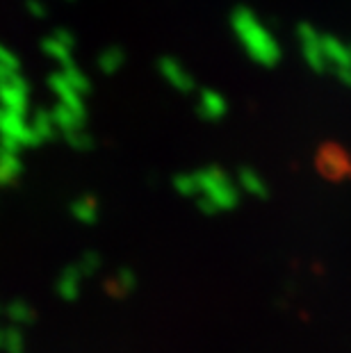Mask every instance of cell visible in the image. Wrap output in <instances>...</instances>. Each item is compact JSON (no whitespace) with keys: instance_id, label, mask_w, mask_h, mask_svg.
Wrapping results in <instances>:
<instances>
[{"instance_id":"cell-9","label":"cell","mask_w":351,"mask_h":353,"mask_svg":"<svg viewBox=\"0 0 351 353\" xmlns=\"http://www.w3.org/2000/svg\"><path fill=\"white\" fill-rule=\"evenodd\" d=\"M349 48H351V41H349Z\"/></svg>"},{"instance_id":"cell-2","label":"cell","mask_w":351,"mask_h":353,"mask_svg":"<svg viewBox=\"0 0 351 353\" xmlns=\"http://www.w3.org/2000/svg\"><path fill=\"white\" fill-rule=\"evenodd\" d=\"M194 178V203L199 212L205 216H217L230 212L240 205V190L235 185V178L223 167L205 164L197 171H192Z\"/></svg>"},{"instance_id":"cell-3","label":"cell","mask_w":351,"mask_h":353,"mask_svg":"<svg viewBox=\"0 0 351 353\" xmlns=\"http://www.w3.org/2000/svg\"><path fill=\"white\" fill-rule=\"evenodd\" d=\"M322 52L326 62V73L340 82L342 87L351 89V48L338 34H322Z\"/></svg>"},{"instance_id":"cell-1","label":"cell","mask_w":351,"mask_h":353,"mask_svg":"<svg viewBox=\"0 0 351 353\" xmlns=\"http://www.w3.org/2000/svg\"><path fill=\"white\" fill-rule=\"evenodd\" d=\"M230 30L233 37L244 50V55L253 64L263 66V69H274L279 66L283 57V46L279 37L272 32V28L258 17L251 7H235L230 12Z\"/></svg>"},{"instance_id":"cell-7","label":"cell","mask_w":351,"mask_h":353,"mask_svg":"<svg viewBox=\"0 0 351 353\" xmlns=\"http://www.w3.org/2000/svg\"><path fill=\"white\" fill-rule=\"evenodd\" d=\"M235 185L240 194L249 199H256V201H265L270 196V185L267 180L260 176V171H256L253 167H240L235 174Z\"/></svg>"},{"instance_id":"cell-6","label":"cell","mask_w":351,"mask_h":353,"mask_svg":"<svg viewBox=\"0 0 351 353\" xmlns=\"http://www.w3.org/2000/svg\"><path fill=\"white\" fill-rule=\"evenodd\" d=\"M160 73H162V78L176 89V92L190 94L197 89V80H194V76L188 71V66H185L181 59L164 57L160 62Z\"/></svg>"},{"instance_id":"cell-8","label":"cell","mask_w":351,"mask_h":353,"mask_svg":"<svg viewBox=\"0 0 351 353\" xmlns=\"http://www.w3.org/2000/svg\"><path fill=\"white\" fill-rule=\"evenodd\" d=\"M174 187H176V192L181 194V196H185V199H194V178H192V174H181V176H176Z\"/></svg>"},{"instance_id":"cell-5","label":"cell","mask_w":351,"mask_h":353,"mask_svg":"<svg viewBox=\"0 0 351 353\" xmlns=\"http://www.w3.org/2000/svg\"><path fill=\"white\" fill-rule=\"evenodd\" d=\"M228 110H230V103H228L226 96L219 92V89H212V87L199 89L197 114L203 119V121H208V123L223 121V119L228 117Z\"/></svg>"},{"instance_id":"cell-4","label":"cell","mask_w":351,"mask_h":353,"mask_svg":"<svg viewBox=\"0 0 351 353\" xmlns=\"http://www.w3.org/2000/svg\"><path fill=\"white\" fill-rule=\"evenodd\" d=\"M297 46H299V55H301L303 64L308 66L312 73H317V76H324L326 62H324V52H322V32H319L315 26L301 23L297 28Z\"/></svg>"}]
</instances>
